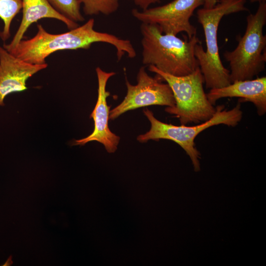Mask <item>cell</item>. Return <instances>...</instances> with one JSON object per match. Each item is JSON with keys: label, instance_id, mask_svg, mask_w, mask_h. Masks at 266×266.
<instances>
[{"label": "cell", "instance_id": "obj_1", "mask_svg": "<svg viewBox=\"0 0 266 266\" xmlns=\"http://www.w3.org/2000/svg\"><path fill=\"white\" fill-rule=\"evenodd\" d=\"M94 26L95 20L91 18L83 25L67 32L54 34L48 33L38 24L37 31L33 37L22 39L9 52L29 63L44 64L46 63V58L56 51L88 49L94 43L103 42L114 46L118 61L125 54L130 58L136 56V51L130 40L97 31Z\"/></svg>", "mask_w": 266, "mask_h": 266}, {"label": "cell", "instance_id": "obj_2", "mask_svg": "<svg viewBox=\"0 0 266 266\" xmlns=\"http://www.w3.org/2000/svg\"><path fill=\"white\" fill-rule=\"evenodd\" d=\"M142 62L165 73L177 76L193 72L199 66L195 56L196 45L200 42L196 35L182 39L163 33L153 24L142 23Z\"/></svg>", "mask_w": 266, "mask_h": 266}, {"label": "cell", "instance_id": "obj_3", "mask_svg": "<svg viewBox=\"0 0 266 266\" xmlns=\"http://www.w3.org/2000/svg\"><path fill=\"white\" fill-rule=\"evenodd\" d=\"M245 3L246 0H217L213 7H203L197 11L198 21L203 30L206 49H204L201 41L197 43L195 56L207 89L222 88L231 83L230 70L223 66L219 54L218 27L224 16L248 11Z\"/></svg>", "mask_w": 266, "mask_h": 266}, {"label": "cell", "instance_id": "obj_4", "mask_svg": "<svg viewBox=\"0 0 266 266\" xmlns=\"http://www.w3.org/2000/svg\"><path fill=\"white\" fill-rule=\"evenodd\" d=\"M246 28L236 48L223 56L229 63L231 83L252 79L263 71L266 63V2L259 3L255 13L246 17Z\"/></svg>", "mask_w": 266, "mask_h": 266}, {"label": "cell", "instance_id": "obj_5", "mask_svg": "<svg viewBox=\"0 0 266 266\" xmlns=\"http://www.w3.org/2000/svg\"><path fill=\"white\" fill-rule=\"evenodd\" d=\"M216 109L215 114L208 120L196 126H186L162 122L155 117L151 111L146 108L143 111L151 123V128L146 133L139 135L136 139L140 142H146L151 139L158 141L161 139L176 142L190 158L195 171H198L200 170V154L196 148L194 141L198 135L206 129L219 124L235 127L242 119V111L239 103L230 110L225 109L224 105L217 106Z\"/></svg>", "mask_w": 266, "mask_h": 266}, {"label": "cell", "instance_id": "obj_6", "mask_svg": "<svg viewBox=\"0 0 266 266\" xmlns=\"http://www.w3.org/2000/svg\"><path fill=\"white\" fill-rule=\"evenodd\" d=\"M148 70L170 87L175 104L166 107L165 111L178 118L181 125L202 123L215 114L216 109L204 92V78L199 66L191 73L180 76L165 73L151 65L148 66Z\"/></svg>", "mask_w": 266, "mask_h": 266}, {"label": "cell", "instance_id": "obj_7", "mask_svg": "<svg viewBox=\"0 0 266 266\" xmlns=\"http://www.w3.org/2000/svg\"><path fill=\"white\" fill-rule=\"evenodd\" d=\"M203 4L204 0H173L144 10L133 9L132 14L142 23L157 26L164 34L177 35L184 32L191 38L196 35L197 29L191 23L190 18Z\"/></svg>", "mask_w": 266, "mask_h": 266}, {"label": "cell", "instance_id": "obj_8", "mask_svg": "<svg viewBox=\"0 0 266 266\" xmlns=\"http://www.w3.org/2000/svg\"><path fill=\"white\" fill-rule=\"evenodd\" d=\"M137 84H131L127 79V93L123 100L110 110L109 119L114 120L131 110L150 105L173 107L175 101L167 83H164L157 76L153 77L141 66L137 74Z\"/></svg>", "mask_w": 266, "mask_h": 266}, {"label": "cell", "instance_id": "obj_9", "mask_svg": "<svg viewBox=\"0 0 266 266\" xmlns=\"http://www.w3.org/2000/svg\"><path fill=\"white\" fill-rule=\"evenodd\" d=\"M98 78V99L95 107L90 117L94 122V129L88 136L75 140V145H84L88 142L96 141L101 143L108 153H114L117 149L120 137L113 133L108 127L110 106L107 104V98L110 92L106 90L108 79L114 75V72H106L100 67L96 68Z\"/></svg>", "mask_w": 266, "mask_h": 266}, {"label": "cell", "instance_id": "obj_10", "mask_svg": "<svg viewBox=\"0 0 266 266\" xmlns=\"http://www.w3.org/2000/svg\"><path fill=\"white\" fill-rule=\"evenodd\" d=\"M47 66L25 62L0 45V106L9 94L27 90L28 79Z\"/></svg>", "mask_w": 266, "mask_h": 266}, {"label": "cell", "instance_id": "obj_11", "mask_svg": "<svg viewBox=\"0 0 266 266\" xmlns=\"http://www.w3.org/2000/svg\"><path fill=\"white\" fill-rule=\"evenodd\" d=\"M206 96L213 105L222 98H239L241 101L253 103L258 114L262 116L266 112V77L234 81L222 88L210 89Z\"/></svg>", "mask_w": 266, "mask_h": 266}, {"label": "cell", "instance_id": "obj_12", "mask_svg": "<svg viewBox=\"0 0 266 266\" xmlns=\"http://www.w3.org/2000/svg\"><path fill=\"white\" fill-rule=\"evenodd\" d=\"M22 18L15 35L9 43L2 46L10 51L22 39L28 28L34 23L43 18H51L64 23L69 30L78 26L75 22L56 10L48 0H22Z\"/></svg>", "mask_w": 266, "mask_h": 266}, {"label": "cell", "instance_id": "obj_13", "mask_svg": "<svg viewBox=\"0 0 266 266\" xmlns=\"http://www.w3.org/2000/svg\"><path fill=\"white\" fill-rule=\"evenodd\" d=\"M22 0H0V18L3 22L0 38L6 41L11 36V25L13 20L22 9Z\"/></svg>", "mask_w": 266, "mask_h": 266}, {"label": "cell", "instance_id": "obj_14", "mask_svg": "<svg viewBox=\"0 0 266 266\" xmlns=\"http://www.w3.org/2000/svg\"><path fill=\"white\" fill-rule=\"evenodd\" d=\"M83 5L86 15L92 16L102 14L110 15L115 12L119 6V0H78Z\"/></svg>", "mask_w": 266, "mask_h": 266}, {"label": "cell", "instance_id": "obj_15", "mask_svg": "<svg viewBox=\"0 0 266 266\" xmlns=\"http://www.w3.org/2000/svg\"><path fill=\"white\" fill-rule=\"evenodd\" d=\"M52 6L68 19L75 22H82L84 18L80 11L78 0H48Z\"/></svg>", "mask_w": 266, "mask_h": 266}, {"label": "cell", "instance_id": "obj_16", "mask_svg": "<svg viewBox=\"0 0 266 266\" xmlns=\"http://www.w3.org/2000/svg\"><path fill=\"white\" fill-rule=\"evenodd\" d=\"M135 5L137 6L141 10L146 9L151 5L159 3L161 0H131Z\"/></svg>", "mask_w": 266, "mask_h": 266}, {"label": "cell", "instance_id": "obj_17", "mask_svg": "<svg viewBox=\"0 0 266 266\" xmlns=\"http://www.w3.org/2000/svg\"><path fill=\"white\" fill-rule=\"evenodd\" d=\"M217 2V0H204L203 7L211 8L215 6Z\"/></svg>", "mask_w": 266, "mask_h": 266}, {"label": "cell", "instance_id": "obj_18", "mask_svg": "<svg viewBox=\"0 0 266 266\" xmlns=\"http://www.w3.org/2000/svg\"><path fill=\"white\" fill-rule=\"evenodd\" d=\"M251 2H258L259 3L261 2H265L266 1V0H249Z\"/></svg>", "mask_w": 266, "mask_h": 266}]
</instances>
